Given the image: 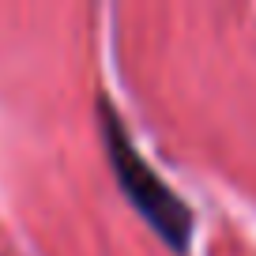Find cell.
Masks as SVG:
<instances>
[{"instance_id":"cell-1","label":"cell","mask_w":256,"mask_h":256,"mask_svg":"<svg viewBox=\"0 0 256 256\" xmlns=\"http://www.w3.org/2000/svg\"><path fill=\"white\" fill-rule=\"evenodd\" d=\"M102 144H106V158H110V170L117 177L124 200L144 215V222L166 241L170 248L184 252L192 241V211L188 204L170 188L166 181L158 177V170L136 151L132 136L124 132L117 110L110 102H102Z\"/></svg>"}]
</instances>
